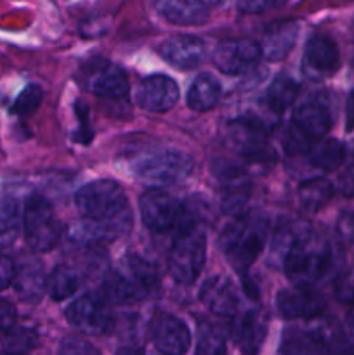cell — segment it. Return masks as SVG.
<instances>
[{
  "instance_id": "obj_42",
  "label": "cell",
  "mask_w": 354,
  "mask_h": 355,
  "mask_svg": "<svg viewBox=\"0 0 354 355\" xmlns=\"http://www.w3.org/2000/svg\"><path fill=\"white\" fill-rule=\"evenodd\" d=\"M117 355H142V352L137 349H132V347H124V349L118 350Z\"/></svg>"
},
{
  "instance_id": "obj_1",
  "label": "cell",
  "mask_w": 354,
  "mask_h": 355,
  "mask_svg": "<svg viewBox=\"0 0 354 355\" xmlns=\"http://www.w3.org/2000/svg\"><path fill=\"white\" fill-rule=\"evenodd\" d=\"M278 245L283 250L285 274L298 286H312L332 267L328 241L309 225L298 224L283 231Z\"/></svg>"
},
{
  "instance_id": "obj_19",
  "label": "cell",
  "mask_w": 354,
  "mask_h": 355,
  "mask_svg": "<svg viewBox=\"0 0 354 355\" xmlns=\"http://www.w3.org/2000/svg\"><path fill=\"white\" fill-rule=\"evenodd\" d=\"M339 47L326 35H312L305 44L304 68L312 76H325L339 68Z\"/></svg>"
},
{
  "instance_id": "obj_14",
  "label": "cell",
  "mask_w": 354,
  "mask_h": 355,
  "mask_svg": "<svg viewBox=\"0 0 354 355\" xmlns=\"http://www.w3.org/2000/svg\"><path fill=\"white\" fill-rule=\"evenodd\" d=\"M151 340L162 355H186L191 349V331L186 322L170 314H160L151 324Z\"/></svg>"
},
{
  "instance_id": "obj_3",
  "label": "cell",
  "mask_w": 354,
  "mask_h": 355,
  "mask_svg": "<svg viewBox=\"0 0 354 355\" xmlns=\"http://www.w3.org/2000/svg\"><path fill=\"white\" fill-rule=\"evenodd\" d=\"M158 286L155 266L137 255L125 259L124 266L115 270L104 284L106 297L115 304H134L148 298Z\"/></svg>"
},
{
  "instance_id": "obj_34",
  "label": "cell",
  "mask_w": 354,
  "mask_h": 355,
  "mask_svg": "<svg viewBox=\"0 0 354 355\" xmlns=\"http://www.w3.org/2000/svg\"><path fill=\"white\" fill-rule=\"evenodd\" d=\"M59 355H101V352L80 336H66L59 345Z\"/></svg>"
},
{
  "instance_id": "obj_13",
  "label": "cell",
  "mask_w": 354,
  "mask_h": 355,
  "mask_svg": "<svg viewBox=\"0 0 354 355\" xmlns=\"http://www.w3.org/2000/svg\"><path fill=\"white\" fill-rule=\"evenodd\" d=\"M276 307L285 319H316L326 309V300L316 288L295 284V288L280 291Z\"/></svg>"
},
{
  "instance_id": "obj_37",
  "label": "cell",
  "mask_w": 354,
  "mask_h": 355,
  "mask_svg": "<svg viewBox=\"0 0 354 355\" xmlns=\"http://www.w3.org/2000/svg\"><path fill=\"white\" fill-rule=\"evenodd\" d=\"M17 319L16 307L10 302L0 298V331L7 333L14 328Z\"/></svg>"
},
{
  "instance_id": "obj_32",
  "label": "cell",
  "mask_w": 354,
  "mask_h": 355,
  "mask_svg": "<svg viewBox=\"0 0 354 355\" xmlns=\"http://www.w3.org/2000/svg\"><path fill=\"white\" fill-rule=\"evenodd\" d=\"M37 335L31 329L12 328L10 331H7L2 355H26L31 349L37 347Z\"/></svg>"
},
{
  "instance_id": "obj_6",
  "label": "cell",
  "mask_w": 354,
  "mask_h": 355,
  "mask_svg": "<svg viewBox=\"0 0 354 355\" xmlns=\"http://www.w3.org/2000/svg\"><path fill=\"white\" fill-rule=\"evenodd\" d=\"M80 214L87 218H113L127 211V196L117 182L94 180L80 187L75 194Z\"/></svg>"
},
{
  "instance_id": "obj_38",
  "label": "cell",
  "mask_w": 354,
  "mask_h": 355,
  "mask_svg": "<svg viewBox=\"0 0 354 355\" xmlns=\"http://www.w3.org/2000/svg\"><path fill=\"white\" fill-rule=\"evenodd\" d=\"M16 266L7 255L0 253V291L9 288L16 277Z\"/></svg>"
},
{
  "instance_id": "obj_39",
  "label": "cell",
  "mask_w": 354,
  "mask_h": 355,
  "mask_svg": "<svg viewBox=\"0 0 354 355\" xmlns=\"http://www.w3.org/2000/svg\"><path fill=\"white\" fill-rule=\"evenodd\" d=\"M339 236L347 243H354V214H344L337 224Z\"/></svg>"
},
{
  "instance_id": "obj_16",
  "label": "cell",
  "mask_w": 354,
  "mask_h": 355,
  "mask_svg": "<svg viewBox=\"0 0 354 355\" xmlns=\"http://www.w3.org/2000/svg\"><path fill=\"white\" fill-rule=\"evenodd\" d=\"M295 130L301 132L309 141L321 139L332 127V114L328 104L319 96H309L295 107L294 113Z\"/></svg>"
},
{
  "instance_id": "obj_41",
  "label": "cell",
  "mask_w": 354,
  "mask_h": 355,
  "mask_svg": "<svg viewBox=\"0 0 354 355\" xmlns=\"http://www.w3.org/2000/svg\"><path fill=\"white\" fill-rule=\"evenodd\" d=\"M346 128L347 132H351L354 128V90L347 97L346 104Z\"/></svg>"
},
{
  "instance_id": "obj_10",
  "label": "cell",
  "mask_w": 354,
  "mask_h": 355,
  "mask_svg": "<svg viewBox=\"0 0 354 355\" xmlns=\"http://www.w3.org/2000/svg\"><path fill=\"white\" fill-rule=\"evenodd\" d=\"M130 229V215L124 211L113 218H80L68 227V238L78 245L92 246L115 241Z\"/></svg>"
},
{
  "instance_id": "obj_20",
  "label": "cell",
  "mask_w": 354,
  "mask_h": 355,
  "mask_svg": "<svg viewBox=\"0 0 354 355\" xmlns=\"http://www.w3.org/2000/svg\"><path fill=\"white\" fill-rule=\"evenodd\" d=\"M160 54L169 64L179 69H193L203 62L207 45L196 37H172L160 47Z\"/></svg>"
},
{
  "instance_id": "obj_4",
  "label": "cell",
  "mask_w": 354,
  "mask_h": 355,
  "mask_svg": "<svg viewBox=\"0 0 354 355\" xmlns=\"http://www.w3.org/2000/svg\"><path fill=\"white\" fill-rule=\"evenodd\" d=\"M193 170V162L186 153L162 149L146 153L132 163V172L141 182L153 187L174 186L183 182Z\"/></svg>"
},
{
  "instance_id": "obj_18",
  "label": "cell",
  "mask_w": 354,
  "mask_h": 355,
  "mask_svg": "<svg viewBox=\"0 0 354 355\" xmlns=\"http://www.w3.org/2000/svg\"><path fill=\"white\" fill-rule=\"evenodd\" d=\"M158 16L179 26H200L208 21V7L200 0H149Z\"/></svg>"
},
{
  "instance_id": "obj_24",
  "label": "cell",
  "mask_w": 354,
  "mask_h": 355,
  "mask_svg": "<svg viewBox=\"0 0 354 355\" xmlns=\"http://www.w3.org/2000/svg\"><path fill=\"white\" fill-rule=\"evenodd\" d=\"M23 231V211L12 196H0V250L7 248Z\"/></svg>"
},
{
  "instance_id": "obj_45",
  "label": "cell",
  "mask_w": 354,
  "mask_h": 355,
  "mask_svg": "<svg viewBox=\"0 0 354 355\" xmlns=\"http://www.w3.org/2000/svg\"><path fill=\"white\" fill-rule=\"evenodd\" d=\"M200 2H203L205 6H207L208 9H210V7H219V6H222V3H224L226 0H200Z\"/></svg>"
},
{
  "instance_id": "obj_12",
  "label": "cell",
  "mask_w": 354,
  "mask_h": 355,
  "mask_svg": "<svg viewBox=\"0 0 354 355\" xmlns=\"http://www.w3.org/2000/svg\"><path fill=\"white\" fill-rule=\"evenodd\" d=\"M66 319L69 324L85 335H106L113 328V315L103 300L85 295L80 297L66 309Z\"/></svg>"
},
{
  "instance_id": "obj_36",
  "label": "cell",
  "mask_w": 354,
  "mask_h": 355,
  "mask_svg": "<svg viewBox=\"0 0 354 355\" xmlns=\"http://www.w3.org/2000/svg\"><path fill=\"white\" fill-rule=\"evenodd\" d=\"M335 297L344 304H354V269L337 279Z\"/></svg>"
},
{
  "instance_id": "obj_43",
  "label": "cell",
  "mask_w": 354,
  "mask_h": 355,
  "mask_svg": "<svg viewBox=\"0 0 354 355\" xmlns=\"http://www.w3.org/2000/svg\"><path fill=\"white\" fill-rule=\"evenodd\" d=\"M347 329H349V335H351V338H353V342H354V309L351 311L349 318H347Z\"/></svg>"
},
{
  "instance_id": "obj_27",
  "label": "cell",
  "mask_w": 354,
  "mask_h": 355,
  "mask_svg": "<svg viewBox=\"0 0 354 355\" xmlns=\"http://www.w3.org/2000/svg\"><path fill=\"white\" fill-rule=\"evenodd\" d=\"M82 286V274L69 266H58L51 274L47 288L52 300L62 302L75 295Z\"/></svg>"
},
{
  "instance_id": "obj_22",
  "label": "cell",
  "mask_w": 354,
  "mask_h": 355,
  "mask_svg": "<svg viewBox=\"0 0 354 355\" xmlns=\"http://www.w3.org/2000/svg\"><path fill=\"white\" fill-rule=\"evenodd\" d=\"M264 336H266V322L260 319L255 312L242 315L236 319L233 338L243 355H257L262 347Z\"/></svg>"
},
{
  "instance_id": "obj_15",
  "label": "cell",
  "mask_w": 354,
  "mask_h": 355,
  "mask_svg": "<svg viewBox=\"0 0 354 355\" xmlns=\"http://www.w3.org/2000/svg\"><path fill=\"white\" fill-rule=\"evenodd\" d=\"M137 104L142 110L153 113H163L176 106L179 99V87L170 76L151 75L146 76L137 87L135 94Z\"/></svg>"
},
{
  "instance_id": "obj_44",
  "label": "cell",
  "mask_w": 354,
  "mask_h": 355,
  "mask_svg": "<svg viewBox=\"0 0 354 355\" xmlns=\"http://www.w3.org/2000/svg\"><path fill=\"white\" fill-rule=\"evenodd\" d=\"M332 355H354V347H342V349L335 350Z\"/></svg>"
},
{
  "instance_id": "obj_26",
  "label": "cell",
  "mask_w": 354,
  "mask_h": 355,
  "mask_svg": "<svg viewBox=\"0 0 354 355\" xmlns=\"http://www.w3.org/2000/svg\"><path fill=\"white\" fill-rule=\"evenodd\" d=\"M295 38H297V26L295 24L288 23L274 28L266 35L264 42L260 44L262 55L269 61H281L290 52V49L294 47Z\"/></svg>"
},
{
  "instance_id": "obj_35",
  "label": "cell",
  "mask_w": 354,
  "mask_h": 355,
  "mask_svg": "<svg viewBox=\"0 0 354 355\" xmlns=\"http://www.w3.org/2000/svg\"><path fill=\"white\" fill-rule=\"evenodd\" d=\"M288 0H236V6L245 14H264L283 7Z\"/></svg>"
},
{
  "instance_id": "obj_25",
  "label": "cell",
  "mask_w": 354,
  "mask_h": 355,
  "mask_svg": "<svg viewBox=\"0 0 354 355\" xmlns=\"http://www.w3.org/2000/svg\"><path fill=\"white\" fill-rule=\"evenodd\" d=\"M12 284L17 297L24 302H38L44 297V291L47 288L44 272L40 267L33 266V263H28V266L17 269Z\"/></svg>"
},
{
  "instance_id": "obj_33",
  "label": "cell",
  "mask_w": 354,
  "mask_h": 355,
  "mask_svg": "<svg viewBox=\"0 0 354 355\" xmlns=\"http://www.w3.org/2000/svg\"><path fill=\"white\" fill-rule=\"evenodd\" d=\"M42 103V89L38 85H28L26 89L21 90L19 96L16 97L12 104V113L17 116H30L38 110Z\"/></svg>"
},
{
  "instance_id": "obj_9",
  "label": "cell",
  "mask_w": 354,
  "mask_h": 355,
  "mask_svg": "<svg viewBox=\"0 0 354 355\" xmlns=\"http://www.w3.org/2000/svg\"><path fill=\"white\" fill-rule=\"evenodd\" d=\"M80 82L96 96L110 99H121L128 92V80L124 69L106 59H92L83 64Z\"/></svg>"
},
{
  "instance_id": "obj_2",
  "label": "cell",
  "mask_w": 354,
  "mask_h": 355,
  "mask_svg": "<svg viewBox=\"0 0 354 355\" xmlns=\"http://www.w3.org/2000/svg\"><path fill=\"white\" fill-rule=\"evenodd\" d=\"M269 232V220L262 211L239 215L221 232V245L226 259L238 272H245L260 255Z\"/></svg>"
},
{
  "instance_id": "obj_21",
  "label": "cell",
  "mask_w": 354,
  "mask_h": 355,
  "mask_svg": "<svg viewBox=\"0 0 354 355\" xmlns=\"http://www.w3.org/2000/svg\"><path fill=\"white\" fill-rule=\"evenodd\" d=\"M200 298L214 314L222 315V318L235 315L238 311V295L228 277L215 276L205 281Z\"/></svg>"
},
{
  "instance_id": "obj_28",
  "label": "cell",
  "mask_w": 354,
  "mask_h": 355,
  "mask_svg": "<svg viewBox=\"0 0 354 355\" xmlns=\"http://www.w3.org/2000/svg\"><path fill=\"white\" fill-rule=\"evenodd\" d=\"M332 194V184L326 179H321V177L307 179L298 186V200H301L302 208H304L305 211H311V214L321 210V208L330 201Z\"/></svg>"
},
{
  "instance_id": "obj_30",
  "label": "cell",
  "mask_w": 354,
  "mask_h": 355,
  "mask_svg": "<svg viewBox=\"0 0 354 355\" xmlns=\"http://www.w3.org/2000/svg\"><path fill=\"white\" fill-rule=\"evenodd\" d=\"M298 96V83L287 75H280L271 82L266 92V103L274 113H283Z\"/></svg>"
},
{
  "instance_id": "obj_11",
  "label": "cell",
  "mask_w": 354,
  "mask_h": 355,
  "mask_svg": "<svg viewBox=\"0 0 354 355\" xmlns=\"http://www.w3.org/2000/svg\"><path fill=\"white\" fill-rule=\"evenodd\" d=\"M262 58L260 44L246 38H235L224 40L215 47L212 54V61L217 66L219 71L226 75H243L255 68L257 62Z\"/></svg>"
},
{
  "instance_id": "obj_17",
  "label": "cell",
  "mask_w": 354,
  "mask_h": 355,
  "mask_svg": "<svg viewBox=\"0 0 354 355\" xmlns=\"http://www.w3.org/2000/svg\"><path fill=\"white\" fill-rule=\"evenodd\" d=\"M229 141L245 158L262 159L267 153V135L257 120H236L229 125Z\"/></svg>"
},
{
  "instance_id": "obj_5",
  "label": "cell",
  "mask_w": 354,
  "mask_h": 355,
  "mask_svg": "<svg viewBox=\"0 0 354 355\" xmlns=\"http://www.w3.org/2000/svg\"><path fill=\"white\" fill-rule=\"evenodd\" d=\"M207 259V238L198 227L180 231L170 250L169 270L180 284H191L198 279Z\"/></svg>"
},
{
  "instance_id": "obj_40",
  "label": "cell",
  "mask_w": 354,
  "mask_h": 355,
  "mask_svg": "<svg viewBox=\"0 0 354 355\" xmlns=\"http://www.w3.org/2000/svg\"><path fill=\"white\" fill-rule=\"evenodd\" d=\"M340 189L346 194H354V165L344 172L342 179H340Z\"/></svg>"
},
{
  "instance_id": "obj_23",
  "label": "cell",
  "mask_w": 354,
  "mask_h": 355,
  "mask_svg": "<svg viewBox=\"0 0 354 355\" xmlns=\"http://www.w3.org/2000/svg\"><path fill=\"white\" fill-rule=\"evenodd\" d=\"M221 99V85L208 73H201L187 90V106L194 111H208Z\"/></svg>"
},
{
  "instance_id": "obj_31",
  "label": "cell",
  "mask_w": 354,
  "mask_h": 355,
  "mask_svg": "<svg viewBox=\"0 0 354 355\" xmlns=\"http://www.w3.org/2000/svg\"><path fill=\"white\" fill-rule=\"evenodd\" d=\"M226 336L217 326L203 324L198 329L196 355H226Z\"/></svg>"
},
{
  "instance_id": "obj_8",
  "label": "cell",
  "mask_w": 354,
  "mask_h": 355,
  "mask_svg": "<svg viewBox=\"0 0 354 355\" xmlns=\"http://www.w3.org/2000/svg\"><path fill=\"white\" fill-rule=\"evenodd\" d=\"M139 211L146 227L155 232L172 231L180 227V231L189 227L186 224V211L184 207L170 194L163 191H148L139 200Z\"/></svg>"
},
{
  "instance_id": "obj_7",
  "label": "cell",
  "mask_w": 354,
  "mask_h": 355,
  "mask_svg": "<svg viewBox=\"0 0 354 355\" xmlns=\"http://www.w3.org/2000/svg\"><path fill=\"white\" fill-rule=\"evenodd\" d=\"M23 232L28 246L33 252L44 253L56 246L61 231L54 208L45 198L38 194L28 198L23 210Z\"/></svg>"
},
{
  "instance_id": "obj_29",
  "label": "cell",
  "mask_w": 354,
  "mask_h": 355,
  "mask_svg": "<svg viewBox=\"0 0 354 355\" xmlns=\"http://www.w3.org/2000/svg\"><path fill=\"white\" fill-rule=\"evenodd\" d=\"M309 159L316 168L333 172L346 159V149H344L342 142H339L337 139H325L314 148L309 149Z\"/></svg>"
}]
</instances>
